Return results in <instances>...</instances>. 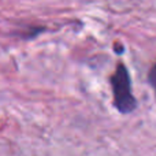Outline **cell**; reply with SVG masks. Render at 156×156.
<instances>
[{"instance_id": "obj_2", "label": "cell", "mask_w": 156, "mask_h": 156, "mask_svg": "<svg viewBox=\"0 0 156 156\" xmlns=\"http://www.w3.org/2000/svg\"><path fill=\"white\" fill-rule=\"evenodd\" d=\"M149 82H151V85L154 86L155 93H156V65L152 67V70L149 71Z\"/></svg>"}, {"instance_id": "obj_1", "label": "cell", "mask_w": 156, "mask_h": 156, "mask_svg": "<svg viewBox=\"0 0 156 156\" xmlns=\"http://www.w3.org/2000/svg\"><path fill=\"white\" fill-rule=\"evenodd\" d=\"M111 85H112L114 104L116 110L121 111L122 114L132 112L136 108V99L132 93L129 73L123 63H119L116 66L115 73L111 77Z\"/></svg>"}]
</instances>
